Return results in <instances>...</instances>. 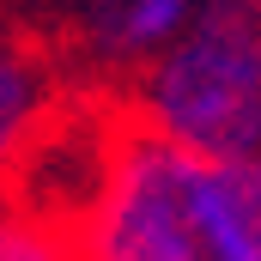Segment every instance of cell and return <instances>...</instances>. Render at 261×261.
<instances>
[{
    "mask_svg": "<svg viewBox=\"0 0 261 261\" xmlns=\"http://www.w3.org/2000/svg\"><path fill=\"white\" fill-rule=\"evenodd\" d=\"M128 122L170 152L231 170L261 158V0H195L189 31L134 73Z\"/></svg>",
    "mask_w": 261,
    "mask_h": 261,
    "instance_id": "6da1fadb",
    "label": "cell"
},
{
    "mask_svg": "<svg viewBox=\"0 0 261 261\" xmlns=\"http://www.w3.org/2000/svg\"><path fill=\"white\" fill-rule=\"evenodd\" d=\"M195 18V0H85L79 37L103 67H152Z\"/></svg>",
    "mask_w": 261,
    "mask_h": 261,
    "instance_id": "277c9868",
    "label": "cell"
},
{
    "mask_svg": "<svg viewBox=\"0 0 261 261\" xmlns=\"http://www.w3.org/2000/svg\"><path fill=\"white\" fill-rule=\"evenodd\" d=\"M213 189H219V219H225L237 261H261V158L213 170Z\"/></svg>",
    "mask_w": 261,
    "mask_h": 261,
    "instance_id": "5b68a950",
    "label": "cell"
},
{
    "mask_svg": "<svg viewBox=\"0 0 261 261\" xmlns=\"http://www.w3.org/2000/svg\"><path fill=\"white\" fill-rule=\"evenodd\" d=\"M67 249L73 261H237L213 164L170 152L134 122L116 128L97 195L67 225Z\"/></svg>",
    "mask_w": 261,
    "mask_h": 261,
    "instance_id": "7a4b0ae2",
    "label": "cell"
},
{
    "mask_svg": "<svg viewBox=\"0 0 261 261\" xmlns=\"http://www.w3.org/2000/svg\"><path fill=\"white\" fill-rule=\"evenodd\" d=\"M0 261H73L67 231L24 213L18 200H0Z\"/></svg>",
    "mask_w": 261,
    "mask_h": 261,
    "instance_id": "8992f818",
    "label": "cell"
},
{
    "mask_svg": "<svg viewBox=\"0 0 261 261\" xmlns=\"http://www.w3.org/2000/svg\"><path fill=\"white\" fill-rule=\"evenodd\" d=\"M55 67L43 61L18 31H0V182L24 170V158L55 128Z\"/></svg>",
    "mask_w": 261,
    "mask_h": 261,
    "instance_id": "3957f363",
    "label": "cell"
}]
</instances>
